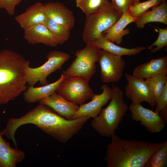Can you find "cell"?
<instances>
[{
  "label": "cell",
  "instance_id": "cell-25",
  "mask_svg": "<svg viewBox=\"0 0 167 167\" xmlns=\"http://www.w3.org/2000/svg\"><path fill=\"white\" fill-rule=\"evenodd\" d=\"M152 92L155 103L161 95L167 82V75L161 74L145 79Z\"/></svg>",
  "mask_w": 167,
  "mask_h": 167
},
{
  "label": "cell",
  "instance_id": "cell-2",
  "mask_svg": "<svg viewBox=\"0 0 167 167\" xmlns=\"http://www.w3.org/2000/svg\"><path fill=\"white\" fill-rule=\"evenodd\" d=\"M107 147V167H144L151 155L164 143L122 139L115 133Z\"/></svg>",
  "mask_w": 167,
  "mask_h": 167
},
{
  "label": "cell",
  "instance_id": "cell-4",
  "mask_svg": "<svg viewBox=\"0 0 167 167\" xmlns=\"http://www.w3.org/2000/svg\"><path fill=\"white\" fill-rule=\"evenodd\" d=\"M112 95L108 105L92 120V127L101 135L111 137L118 129L120 123L126 114L128 105L123 99L122 90L117 86L112 87Z\"/></svg>",
  "mask_w": 167,
  "mask_h": 167
},
{
  "label": "cell",
  "instance_id": "cell-9",
  "mask_svg": "<svg viewBox=\"0 0 167 167\" xmlns=\"http://www.w3.org/2000/svg\"><path fill=\"white\" fill-rule=\"evenodd\" d=\"M98 62L100 66L101 77L102 82L109 83L120 80L125 67V62L122 56L102 49Z\"/></svg>",
  "mask_w": 167,
  "mask_h": 167
},
{
  "label": "cell",
  "instance_id": "cell-28",
  "mask_svg": "<svg viewBox=\"0 0 167 167\" xmlns=\"http://www.w3.org/2000/svg\"><path fill=\"white\" fill-rule=\"evenodd\" d=\"M155 112L158 113L166 123L167 122V82L163 91L156 103Z\"/></svg>",
  "mask_w": 167,
  "mask_h": 167
},
{
  "label": "cell",
  "instance_id": "cell-6",
  "mask_svg": "<svg viewBox=\"0 0 167 167\" xmlns=\"http://www.w3.org/2000/svg\"><path fill=\"white\" fill-rule=\"evenodd\" d=\"M101 53V49L93 43L87 44L84 48L76 52L75 59L62 74L65 77H77L89 82L96 73V63Z\"/></svg>",
  "mask_w": 167,
  "mask_h": 167
},
{
  "label": "cell",
  "instance_id": "cell-32",
  "mask_svg": "<svg viewBox=\"0 0 167 167\" xmlns=\"http://www.w3.org/2000/svg\"><path fill=\"white\" fill-rule=\"evenodd\" d=\"M140 0H134L133 4H135L139 2Z\"/></svg>",
  "mask_w": 167,
  "mask_h": 167
},
{
  "label": "cell",
  "instance_id": "cell-19",
  "mask_svg": "<svg viewBox=\"0 0 167 167\" xmlns=\"http://www.w3.org/2000/svg\"><path fill=\"white\" fill-rule=\"evenodd\" d=\"M25 158L24 151L12 148L2 137L0 132V163L1 167H15Z\"/></svg>",
  "mask_w": 167,
  "mask_h": 167
},
{
  "label": "cell",
  "instance_id": "cell-1",
  "mask_svg": "<svg viewBox=\"0 0 167 167\" xmlns=\"http://www.w3.org/2000/svg\"><path fill=\"white\" fill-rule=\"evenodd\" d=\"M90 118L84 116L72 120L61 116L50 107L39 104L22 116L13 118V127L32 124L58 141L65 143L78 133Z\"/></svg>",
  "mask_w": 167,
  "mask_h": 167
},
{
  "label": "cell",
  "instance_id": "cell-13",
  "mask_svg": "<svg viewBox=\"0 0 167 167\" xmlns=\"http://www.w3.org/2000/svg\"><path fill=\"white\" fill-rule=\"evenodd\" d=\"M43 6L48 18L70 30L73 27L75 22L73 14L63 3L50 2L43 4Z\"/></svg>",
  "mask_w": 167,
  "mask_h": 167
},
{
  "label": "cell",
  "instance_id": "cell-14",
  "mask_svg": "<svg viewBox=\"0 0 167 167\" xmlns=\"http://www.w3.org/2000/svg\"><path fill=\"white\" fill-rule=\"evenodd\" d=\"M38 102L39 104L50 107L59 115L67 120H72L79 108L78 105L67 101L56 92Z\"/></svg>",
  "mask_w": 167,
  "mask_h": 167
},
{
  "label": "cell",
  "instance_id": "cell-21",
  "mask_svg": "<svg viewBox=\"0 0 167 167\" xmlns=\"http://www.w3.org/2000/svg\"><path fill=\"white\" fill-rule=\"evenodd\" d=\"M65 78L62 74L60 78L54 82L39 87H29L23 93L24 101L28 103L39 101L55 92L61 81Z\"/></svg>",
  "mask_w": 167,
  "mask_h": 167
},
{
  "label": "cell",
  "instance_id": "cell-20",
  "mask_svg": "<svg viewBox=\"0 0 167 167\" xmlns=\"http://www.w3.org/2000/svg\"><path fill=\"white\" fill-rule=\"evenodd\" d=\"M152 10L143 13L136 18L134 22L138 28H143L148 23L160 22L167 24V0L152 8Z\"/></svg>",
  "mask_w": 167,
  "mask_h": 167
},
{
  "label": "cell",
  "instance_id": "cell-24",
  "mask_svg": "<svg viewBox=\"0 0 167 167\" xmlns=\"http://www.w3.org/2000/svg\"><path fill=\"white\" fill-rule=\"evenodd\" d=\"M167 162V141L156 150L150 156L144 167H164Z\"/></svg>",
  "mask_w": 167,
  "mask_h": 167
},
{
  "label": "cell",
  "instance_id": "cell-23",
  "mask_svg": "<svg viewBox=\"0 0 167 167\" xmlns=\"http://www.w3.org/2000/svg\"><path fill=\"white\" fill-rule=\"evenodd\" d=\"M49 30L58 44H62L69 39L70 30L48 18L44 24Z\"/></svg>",
  "mask_w": 167,
  "mask_h": 167
},
{
  "label": "cell",
  "instance_id": "cell-3",
  "mask_svg": "<svg viewBox=\"0 0 167 167\" xmlns=\"http://www.w3.org/2000/svg\"><path fill=\"white\" fill-rule=\"evenodd\" d=\"M27 61L17 52L0 51V105L13 100L27 89Z\"/></svg>",
  "mask_w": 167,
  "mask_h": 167
},
{
  "label": "cell",
  "instance_id": "cell-11",
  "mask_svg": "<svg viewBox=\"0 0 167 167\" xmlns=\"http://www.w3.org/2000/svg\"><path fill=\"white\" fill-rule=\"evenodd\" d=\"M128 109L132 119L145 127L151 133L161 132L165 126L166 122L159 114L143 107L141 104H131Z\"/></svg>",
  "mask_w": 167,
  "mask_h": 167
},
{
  "label": "cell",
  "instance_id": "cell-17",
  "mask_svg": "<svg viewBox=\"0 0 167 167\" xmlns=\"http://www.w3.org/2000/svg\"><path fill=\"white\" fill-rule=\"evenodd\" d=\"M24 38L28 43H41L50 46L58 44L48 28L44 24H37L24 30Z\"/></svg>",
  "mask_w": 167,
  "mask_h": 167
},
{
  "label": "cell",
  "instance_id": "cell-12",
  "mask_svg": "<svg viewBox=\"0 0 167 167\" xmlns=\"http://www.w3.org/2000/svg\"><path fill=\"white\" fill-rule=\"evenodd\" d=\"M101 89L102 90L101 93L94 94L91 101L80 105L73 119L84 116H88L93 118L99 114L103 107L111 100L113 92L112 88L106 84H102Z\"/></svg>",
  "mask_w": 167,
  "mask_h": 167
},
{
  "label": "cell",
  "instance_id": "cell-5",
  "mask_svg": "<svg viewBox=\"0 0 167 167\" xmlns=\"http://www.w3.org/2000/svg\"><path fill=\"white\" fill-rule=\"evenodd\" d=\"M122 14L116 10L109 1L96 12L86 16L82 39L86 44L92 43L112 27Z\"/></svg>",
  "mask_w": 167,
  "mask_h": 167
},
{
  "label": "cell",
  "instance_id": "cell-7",
  "mask_svg": "<svg viewBox=\"0 0 167 167\" xmlns=\"http://www.w3.org/2000/svg\"><path fill=\"white\" fill-rule=\"evenodd\" d=\"M70 58L69 54L59 50H53L48 54L47 61L38 67H30L29 61L27 60L25 72L28 86H33L38 82H39V84L41 86L48 84L47 77L52 73L61 69Z\"/></svg>",
  "mask_w": 167,
  "mask_h": 167
},
{
  "label": "cell",
  "instance_id": "cell-15",
  "mask_svg": "<svg viewBox=\"0 0 167 167\" xmlns=\"http://www.w3.org/2000/svg\"><path fill=\"white\" fill-rule=\"evenodd\" d=\"M47 19L43 4L39 2L30 6L24 12L15 18V21L24 30L36 24H44Z\"/></svg>",
  "mask_w": 167,
  "mask_h": 167
},
{
  "label": "cell",
  "instance_id": "cell-8",
  "mask_svg": "<svg viewBox=\"0 0 167 167\" xmlns=\"http://www.w3.org/2000/svg\"><path fill=\"white\" fill-rule=\"evenodd\" d=\"M56 92L67 101L80 105L91 99L94 95L88 82L75 77H65Z\"/></svg>",
  "mask_w": 167,
  "mask_h": 167
},
{
  "label": "cell",
  "instance_id": "cell-10",
  "mask_svg": "<svg viewBox=\"0 0 167 167\" xmlns=\"http://www.w3.org/2000/svg\"><path fill=\"white\" fill-rule=\"evenodd\" d=\"M127 80L125 87L126 96L132 101V104L148 103L153 108L156 103L150 89L145 80L139 79L126 73Z\"/></svg>",
  "mask_w": 167,
  "mask_h": 167
},
{
  "label": "cell",
  "instance_id": "cell-18",
  "mask_svg": "<svg viewBox=\"0 0 167 167\" xmlns=\"http://www.w3.org/2000/svg\"><path fill=\"white\" fill-rule=\"evenodd\" d=\"M136 19L130 14L128 11L123 12L119 19L102 33L106 39L120 45L123 37L130 33L129 29L125 28L129 24L135 22Z\"/></svg>",
  "mask_w": 167,
  "mask_h": 167
},
{
  "label": "cell",
  "instance_id": "cell-33",
  "mask_svg": "<svg viewBox=\"0 0 167 167\" xmlns=\"http://www.w3.org/2000/svg\"><path fill=\"white\" fill-rule=\"evenodd\" d=\"M0 167H1L0 163Z\"/></svg>",
  "mask_w": 167,
  "mask_h": 167
},
{
  "label": "cell",
  "instance_id": "cell-16",
  "mask_svg": "<svg viewBox=\"0 0 167 167\" xmlns=\"http://www.w3.org/2000/svg\"><path fill=\"white\" fill-rule=\"evenodd\" d=\"M132 76L144 79L159 75H167V56L152 59L150 61L137 66Z\"/></svg>",
  "mask_w": 167,
  "mask_h": 167
},
{
  "label": "cell",
  "instance_id": "cell-27",
  "mask_svg": "<svg viewBox=\"0 0 167 167\" xmlns=\"http://www.w3.org/2000/svg\"><path fill=\"white\" fill-rule=\"evenodd\" d=\"M108 0H76V6L84 13L86 16L98 10Z\"/></svg>",
  "mask_w": 167,
  "mask_h": 167
},
{
  "label": "cell",
  "instance_id": "cell-31",
  "mask_svg": "<svg viewBox=\"0 0 167 167\" xmlns=\"http://www.w3.org/2000/svg\"><path fill=\"white\" fill-rule=\"evenodd\" d=\"M112 4L118 12L122 14L128 11L130 6L133 4L134 0H111Z\"/></svg>",
  "mask_w": 167,
  "mask_h": 167
},
{
  "label": "cell",
  "instance_id": "cell-29",
  "mask_svg": "<svg viewBox=\"0 0 167 167\" xmlns=\"http://www.w3.org/2000/svg\"><path fill=\"white\" fill-rule=\"evenodd\" d=\"M158 36L156 40L147 49L151 50V52L154 53L159 51L167 45V28H158Z\"/></svg>",
  "mask_w": 167,
  "mask_h": 167
},
{
  "label": "cell",
  "instance_id": "cell-22",
  "mask_svg": "<svg viewBox=\"0 0 167 167\" xmlns=\"http://www.w3.org/2000/svg\"><path fill=\"white\" fill-rule=\"evenodd\" d=\"M95 45L102 50L113 54L122 56L123 55L131 56L139 54L147 48L139 46L132 48H127L117 45L114 43L106 39L102 34L92 42Z\"/></svg>",
  "mask_w": 167,
  "mask_h": 167
},
{
  "label": "cell",
  "instance_id": "cell-26",
  "mask_svg": "<svg viewBox=\"0 0 167 167\" xmlns=\"http://www.w3.org/2000/svg\"><path fill=\"white\" fill-rule=\"evenodd\" d=\"M164 0H148L133 4L129 7L128 11L133 17L137 18L150 8L160 4Z\"/></svg>",
  "mask_w": 167,
  "mask_h": 167
},
{
  "label": "cell",
  "instance_id": "cell-30",
  "mask_svg": "<svg viewBox=\"0 0 167 167\" xmlns=\"http://www.w3.org/2000/svg\"><path fill=\"white\" fill-rule=\"evenodd\" d=\"M23 0H0V9H4L10 16L14 15L16 6Z\"/></svg>",
  "mask_w": 167,
  "mask_h": 167
}]
</instances>
